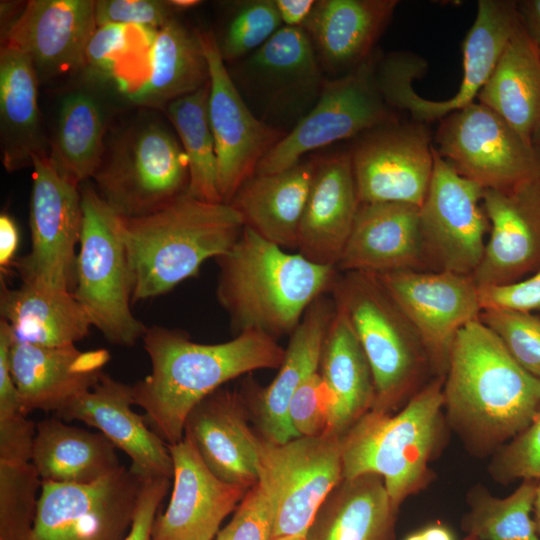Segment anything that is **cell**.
<instances>
[{"mask_svg": "<svg viewBox=\"0 0 540 540\" xmlns=\"http://www.w3.org/2000/svg\"><path fill=\"white\" fill-rule=\"evenodd\" d=\"M274 510L262 483L258 481L246 493L230 522L215 540H272Z\"/></svg>", "mask_w": 540, "mask_h": 540, "instance_id": "47", "label": "cell"}, {"mask_svg": "<svg viewBox=\"0 0 540 540\" xmlns=\"http://www.w3.org/2000/svg\"><path fill=\"white\" fill-rule=\"evenodd\" d=\"M119 219L133 276V303L166 294L197 276L202 264L225 254L245 227L230 204L187 193L151 214Z\"/></svg>", "mask_w": 540, "mask_h": 540, "instance_id": "4", "label": "cell"}, {"mask_svg": "<svg viewBox=\"0 0 540 540\" xmlns=\"http://www.w3.org/2000/svg\"><path fill=\"white\" fill-rule=\"evenodd\" d=\"M444 377H433L399 410H370L341 437L343 479L376 474L393 505L431 480L429 463L445 438Z\"/></svg>", "mask_w": 540, "mask_h": 540, "instance_id": "5", "label": "cell"}, {"mask_svg": "<svg viewBox=\"0 0 540 540\" xmlns=\"http://www.w3.org/2000/svg\"><path fill=\"white\" fill-rule=\"evenodd\" d=\"M32 168L31 250L15 266L22 282L73 293L83 223L81 190L58 172L49 155L34 156Z\"/></svg>", "mask_w": 540, "mask_h": 540, "instance_id": "14", "label": "cell"}, {"mask_svg": "<svg viewBox=\"0 0 540 540\" xmlns=\"http://www.w3.org/2000/svg\"><path fill=\"white\" fill-rule=\"evenodd\" d=\"M378 56L348 74L327 78L315 106L263 157L255 174L286 170L309 152L399 121L377 85Z\"/></svg>", "mask_w": 540, "mask_h": 540, "instance_id": "12", "label": "cell"}, {"mask_svg": "<svg viewBox=\"0 0 540 540\" xmlns=\"http://www.w3.org/2000/svg\"><path fill=\"white\" fill-rule=\"evenodd\" d=\"M96 28L93 0H31L4 30L1 44L23 52L39 80H49L84 67Z\"/></svg>", "mask_w": 540, "mask_h": 540, "instance_id": "21", "label": "cell"}, {"mask_svg": "<svg viewBox=\"0 0 540 540\" xmlns=\"http://www.w3.org/2000/svg\"><path fill=\"white\" fill-rule=\"evenodd\" d=\"M319 373L332 398L329 433L341 437L372 409L375 386L359 339L346 315L336 306L324 341Z\"/></svg>", "mask_w": 540, "mask_h": 540, "instance_id": "34", "label": "cell"}, {"mask_svg": "<svg viewBox=\"0 0 540 540\" xmlns=\"http://www.w3.org/2000/svg\"><path fill=\"white\" fill-rule=\"evenodd\" d=\"M142 339L152 369L132 386L134 404L167 445L184 437L189 413L204 398L241 375L278 369L285 353L277 339L257 331L203 344L181 330L153 325Z\"/></svg>", "mask_w": 540, "mask_h": 540, "instance_id": "1", "label": "cell"}, {"mask_svg": "<svg viewBox=\"0 0 540 540\" xmlns=\"http://www.w3.org/2000/svg\"><path fill=\"white\" fill-rule=\"evenodd\" d=\"M398 509L383 479H342L318 509L304 540H394Z\"/></svg>", "mask_w": 540, "mask_h": 540, "instance_id": "32", "label": "cell"}, {"mask_svg": "<svg viewBox=\"0 0 540 540\" xmlns=\"http://www.w3.org/2000/svg\"><path fill=\"white\" fill-rule=\"evenodd\" d=\"M216 298L235 335L257 331L288 335L309 306L331 293L340 271L291 253L244 227L236 243L215 259Z\"/></svg>", "mask_w": 540, "mask_h": 540, "instance_id": "3", "label": "cell"}, {"mask_svg": "<svg viewBox=\"0 0 540 540\" xmlns=\"http://www.w3.org/2000/svg\"><path fill=\"white\" fill-rule=\"evenodd\" d=\"M171 485V478L142 479L131 529L124 540H152L157 511Z\"/></svg>", "mask_w": 540, "mask_h": 540, "instance_id": "51", "label": "cell"}, {"mask_svg": "<svg viewBox=\"0 0 540 540\" xmlns=\"http://www.w3.org/2000/svg\"><path fill=\"white\" fill-rule=\"evenodd\" d=\"M91 179L111 211L122 218H137L187 193L188 160L168 127L144 118L106 142Z\"/></svg>", "mask_w": 540, "mask_h": 540, "instance_id": "7", "label": "cell"}, {"mask_svg": "<svg viewBox=\"0 0 540 540\" xmlns=\"http://www.w3.org/2000/svg\"><path fill=\"white\" fill-rule=\"evenodd\" d=\"M106 117L98 98L86 90L66 94L59 106L49 158L68 181L92 178L106 145Z\"/></svg>", "mask_w": 540, "mask_h": 540, "instance_id": "38", "label": "cell"}, {"mask_svg": "<svg viewBox=\"0 0 540 540\" xmlns=\"http://www.w3.org/2000/svg\"><path fill=\"white\" fill-rule=\"evenodd\" d=\"M490 472L500 482L540 481V408L529 425L499 449Z\"/></svg>", "mask_w": 540, "mask_h": 540, "instance_id": "45", "label": "cell"}, {"mask_svg": "<svg viewBox=\"0 0 540 540\" xmlns=\"http://www.w3.org/2000/svg\"><path fill=\"white\" fill-rule=\"evenodd\" d=\"M228 72L254 115L286 134L315 106L328 78L305 30L285 26Z\"/></svg>", "mask_w": 540, "mask_h": 540, "instance_id": "9", "label": "cell"}, {"mask_svg": "<svg viewBox=\"0 0 540 540\" xmlns=\"http://www.w3.org/2000/svg\"><path fill=\"white\" fill-rule=\"evenodd\" d=\"M337 269L375 274L429 271L420 231V207L401 202L360 204Z\"/></svg>", "mask_w": 540, "mask_h": 540, "instance_id": "27", "label": "cell"}, {"mask_svg": "<svg viewBox=\"0 0 540 540\" xmlns=\"http://www.w3.org/2000/svg\"><path fill=\"white\" fill-rule=\"evenodd\" d=\"M0 314L14 341L44 347L75 345L92 326L70 291L22 282L9 288L1 278Z\"/></svg>", "mask_w": 540, "mask_h": 540, "instance_id": "33", "label": "cell"}, {"mask_svg": "<svg viewBox=\"0 0 540 540\" xmlns=\"http://www.w3.org/2000/svg\"><path fill=\"white\" fill-rule=\"evenodd\" d=\"M517 7L524 29L540 46V0L517 1Z\"/></svg>", "mask_w": 540, "mask_h": 540, "instance_id": "54", "label": "cell"}, {"mask_svg": "<svg viewBox=\"0 0 540 540\" xmlns=\"http://www.w3.org/2000/svg\"><path fill=\"white\" fill-rule=\"evenodd\" d=\"M209 90L210 80L198 90L172 101L165 109L188 160L187 194L220 203L215 142L208 115Z\"/></svg>", "mask_w": 540, "mask_h": 540, "instance_id": "39", "label": "cell"}, {"mask_svg": "<svg viewBox=\"0 0 540 540\" xmlns=\"http://www.w3.org/2000/svg\"><path fill=\"white\" fill-rule=\"evenodd\" d=\"M404 540H456V538L447 526L434 523L409 534Z\"/></svg>", "mask_w": 540, "mask_h": 540, "instance_id": "55", "label": "cell"}, {"mask_svg": "<svg viewBox=\"0 0 540 540\" xmlns=\"http://www.w3.org/2000/svg\"><path fill=\"white\" fill-rule=\"evenodd\" d=\"M433 145L461 176L483 189L540 177V151L478 101L440 119Z\"/></svg>", "mask_w": 540, "mask_h": 540, "instance_id": "13", "label": "cell"}, {"mask_svg": "<svg viewBox=\"0 0 540 540\" xmlns=\"http://www.w3.org/2000/svg\"><path fill=\"white\" fill-rule=\"evenodd\" d=\"M479 297L482 310L540 311V268L514 283L479 287Z\"/></svg>", "mask_w": 540, "mask_h": 540, "instance_id": "49", "label": "cell"}, {"mask_svg": "<svg viewBox=\"0 0 540 540\" xmlns=\"http://www.w3.org/2000/svg\"><path fill=\"white\" fill-rule=\"evenodd\" d=\"M521 24L517 1H478L475 20L462 44V81L457 93L447 100H427L414 91L412 82L424 74V69L407 57L392 58L382 64L377 73L378 88L391 108L407 110L413 121L427 125L439 121L477 99Z\"/></svg>", "mask_w": 540, "mask_h": 540, "instance_id": "10", "label": "cell"}, {"mask_svg": "<svg viewBox=\"0 0 540 540\" xmlns=\"http://www.w3.org/2000/svg\"><path fill=\"white\" fill-rule=\"evenodd\" d=\"M532 143L540 151V118L532 134Z\"/></svg>", "mask_w": 540, "mask_h": 540, "instance_id": "58", "label": "cell"}, {"mask_svg": "<svg viewBox=\"0 0 540 540\" xmlns=\"http://www.w3.org/2000/svg\"><path fill=\"white\" fill-rule=\"evenodd\" d=\"M315 0H275L283 26L301 28L309 17Z\"/></svg>", "mask_w": 540, "mask_h": 540, "instance_id": "52", "label": "cell"}, {"mask_svg": "<svg viewBox=\"0 0 540 540\" xmlns=\"http://www.w3.org/2000/svg\"><path fill=\"white\" fill-rule=\"evenodd\" d=\"M398 0H318L301 28L329 78L348 74L377 52Z\"/></svg>", "mask_w": 540, "mask_h": 540, "instance_id": "28", "label": "cell"}, {"mask_svg": "<svg viewBox=\"0 0 540 540\" xmlns=\"http://www.w3.org/2000/svg\"><path fill=\"white\" fill-rule=\"evenodd\" d=\"M349 152L360 204L422 205L434 166L427 124L399 120L374 128L361 134Z\"/></svg>", "mask_w": 540, "mask_h": 540, "instance_id": "18", "label": "cell"}, {"mask_svg": "<svg viewBox=\"0 0 540 540\" xmlns=\"http://www.w3.org/2000/svg\"><path fill=\"white\" fill-rule=\"evenodd\" d=\"M536 487V480H523L504 498L492 496L483 487L473 488L462 529L479 540H540L533 518Z\"/></svg>", "mask_w": 540, "mask_h": 540, "instance_id": "41", "label": "cell"}, {"mask_svg": "<svg viewBox=\"0 0 540 540\" xmlns=\"http://www.w3.org/2000/svg\"><path fill=\"white\" fill-rule=\"evenodd\" d=\"M209 80V65L200 31L190 30L172 18L157 30L147 76L128 99L142 107L166 108Z\"/></svg>", "mask_w": 540, "mask_h": 540, "instance_id": "36", "label": "cell"}, {"mask_svg": "<svg viewBox=\"0 0 540 540\" xmlns=\"http://www.w3.org/2000/svg\"><path fill=\"white\" fill-rule=\"evenodd\" d=\"M275 540H304V538L301 537H280Z\"/></svg>", "mask_w": 540, "mask_h": 540, "instance_id": "59", "label": "cell"}, {"mask_svg": "<svg viewBox=\"0 0 540 540\" xmlns=\"http://www.w3.org/2000/svg\"><path fill=\"white\" fill-rule=\"evenodd\" d=\"M490 223L478 287L517 282L540 268V177L504 189H484Z\"/></svg>", "mask_w": 540, "mask_h": 540, "instance_id": "20", "label": "cell"}, {"mask_svg": "<svg viewBox=\"0 0 540 540\" xmlns=\"http://www.w3.org/2000/svg\"><path fill=\"white\" fill-rule=\"evenodd\" d=\"M316 159L271 174H255L236 192L229 204L244 226L279 247L298 245L303 211L316 169Z\"/></svg>", "mask_w": 540, "mask_h": 540, "instance_id": "30", "label": "cell"}, {"mask_svg": "<svg viewBox=\"0 0 540 540\" xmlns=\"http://www.w3.org/2000/svg\"><path fill=\"white\" fill-rule=\"evenodd\" d=\"M434 166L420 206V231L429 271L473 276L485 252L490 223L484 189L461 176L433 145Z\"/></svg>", "mask_w": 540, "mask_h": 540, "instance_id": "16", "label": "cell"}, {"mask_svg": "<svg viewBox=\"0 0 540 540\" xmlns=\"http://www.w3.org/2000/svg\"><path fill=\"white\" fill-rule=\"evenodd\" d=\"M36 424L18 412L0 416V463L31 462Z\"/></svg>", "mask_w": 540, "mask_h": 540, "instance_id": "50", "label": "cell"}, {"mask_svg": "<svg viewBox=\"0 0 540 540\" xmlns=\"http://www.w3.org/2000/svg\"><path fill=\"white\" fill-rule=\"evenodd\" d=\"M19 243V230L14 219L6 213L0 215V267L1 271L13 262Z\"/></svg>", "mask_w": 540, "mask_h": 540, "instance_id": "53", "label": "cell"}, {"mask_svg": "<svg viewBox=\"0 0 540 540\" xmlns=\"http://www.w3.org/2000/svg\"><path fill=\"white\" fill-rule=\"evenodd\" d=\"M533 518L536 523L538 534L540 535V481H537L536 495L533 507Z\"/></svg>", "mask_w": 540, "mask_h": 540, "instance_id": "57", "label": "cell"}, {"mask_svg": "<svg viewBox=\"0 0 540 540\" xmlns=\"http://www.w3.org/2000/svg\"><path fill=\"white\" fill-rule=\"evenodd\" d=\"M200 35L209 65L208 115L215 142L218 188L222 202L229 204L286 133L254 115L228 72L216 35L212 31H200Z\"/></svg>", "mask_w": 540, "mask_h": 540, "instance_id": "19", "label": "cell"}, {"mask_svg": "<svg viewBox=\"0 0 540 540\" xmlns=\"http://www.w3.org/2000/svg\"><path fill=\"white\" fill-rule=\"evenodd\" d=\"M247 406L241 393L219 388L189 413L184 435L214 475L250 489L260 475V436L249 426Z\"/></svg>", "mask_w": 540, "mask_h": 540, "instance_id": "24", "label": "cell"}, {"mask_svg": "<svg viewBox=\"0 0 540 540\" xmlns=\"http://www.w3.org/2000/svg\"><path fill=\"white\" fill-rule=\"evenodd\" d=\"M169 6L174 11H180V10H187L194 8L202 3V1L199 0H169L167 1Z\"/></svg>", "mask_w": 540, "mask_h": 540, "instance_id": "56", "label": "cell"}, {"mask_svg": "<svg viewBox=\"0 0 540 540\" xmlns=\"http://www.w3.org/2000/svg\"><path fill=\"white\" fill-rule=\"evenodd\" d=\"M335 313L331 296L315 300L289 336L284 358L273 381L264 388L250 390V409L261 437L285 443L299 437L289 417V403L297 389L319 371L324 341Z\"/></svg>", "mask_w": 540, "mask_h": 540, "instance_id": "29", "label": "cell"}, {"mask_svg": "<svg viewBox=\"0 0 540 540\" xmlns=\"http://www.w3.org/2000/svg\"><path fill=\"white\" fill-rule=\"evenodd\" d=\"M376 275L419 335L433 376L445 377L458 332L482 311L473 277L415 270Z\"/></svg>", "mask_w": 540, "mask_h": 540, "instance_id": "17", "label": "cell"}, {"mask_svg": "<svg viewBox=\"0 0 540 540\" xmlns=\"http://www.w3.org/2000/svg\"><path fill=\"white\" fill-rule=\"evenodd\" d=\"M462 540H479V539L476 538V537L473 536V535H468V534H467V536H466L464 539H462Z\"/></svg>", "mask_w": 540, "mask_h": 540, "instance_id": "60", "label": "cell"}, {"mask_svg": "<svg viewBox=\"0 0 540 540\" xmlns=\"http://www.w3.org/2000/svg\"><path fill=\"white\" fill-rule=\"evenodd\" d=\"M109 359L105 349L81 351L75 345L44 347L14 341L10 368L24 413H56L96 385Z\"/></svg>", "mask_w": 540, "mask_h": 540, "instance_id": "25", "label": "cell"}, {"mask_svg": "<svg viewBox=\"0 0 540 540\" xmlns=\"http://www.w3.org/2000/svg\"><path fill=\"white\" fill-rule=\"evenodd\" d=\"M42 487L32 462L0 463V540H27Z\"/></svg>", "mask_w": 540, "mask_h": 540, "instance_id": "42", "label": "cell"}, {"mask_svg": "<svg viewBox=\"0 0 540 540\" xmlns=\"http://www.w3.org/2000/svg\"><path fill=\"white\" fill-rule=\"evenodd\" d=\"M157 30L132 24L97 26L84 66L112 81L127 98L143 84Z\"/></svg>", "mask_w": 540, "mask_h": 540, "instance_id": "40", "label": "cell"}, {"mask_svg": "<svg viewBox=\"0 0 540 540\" xmlns=\"http://www.w3.org/2000/svg\"><path fill=\"white\" fill-rule=\"evenodd\" d=\"M479 320L501 341L511 357L540 378V318L532 312L483 309Z\"/></svg>", "mask_w": 540, "mask_h": 540, "instance_id": "44", "label": "cell"}, {"mask_svg": "<svg viewBox=\"0 0 540 540\" xmlns=\"http://www.w3.org/2000/svg\"><path fill=\"white\" fill-rule=\"evenodd\" d=\"M132 386L105 372L89 391L66 404L55 415L64 421H81L96 428L131 460L142 479L173 476L168 445L137 414Z\"/></svg>", "mask_w": 540, "mask_h": 540, "instance_id": "23", "label": "cell"}, {"mask_svg": "<svg viewBox=\"0 0 540 540\" xmlns=\"http://www.w3.org/2000/svg\"><path fill=\"white\" fill-rule=\"evenodd\" d=\"M359 206L350 152L318 159L300 222L297 252L313 263L337 268Z\"/></svg>", "mask_w": 540, "mask_h": 540, "instance_id": "26", "label": "cell"}, {"mask_svg": "<svg viewBox=\"0 0 540 540\" xmlns=\"http://www.w3.org/2000/svg\"><path fill=\"white\" fill-rule=\"evenodd\" d=\"M331 394L319 371L294 393L288 407L289 421L299 436L329 433Z\"/></svg>", "mask_w": 540, "mask_h": 540, "instance_id": "46", "label": "cell"}, {"mask_svg": "<svg viewBox=\"0 0 540 540\" xmlns=\"http://www.w3.org/2000/svg\"><path fill=\"white\" fill-rule=\"evenodd\" d=\"M31 462L42 481L73 484L95 482L122 466L106 436L58 417L36 424Z\"/></svg>", "mask_w": 540, "mask_h": 540, "instance_id": "35", "label": "cell"}, {"mask_svg": "<svg viewBox=\"0 0 540 540\" xmlns=\"http://www.w3.org/2000/svg\"><path fill=\"white\" fill-rule=\"evenodd\" d=\"M476 100L532 142L540 118V46L522 24L508 41Z\"/></svg>", "mask_w": 540, "mask_h": 540, "instance_id": "37", "label": "cell"}, {"mask_svg": "<svg viewBox=\"0 0 540 540\" xmlns=\"http://www.w3.org/2000/svg\"><path fill=\"white\" fill-rule=\"evenodd\" d=\"M174 10L167 1L98 0L95 1L97 26L132 24L158 30L173 18Z\"/></svg>", "mask_w": 540, "mask_h": 540, "instance_id": "48", "label": "cell"}, {"mask_svg": "<svg viewBox=\"0 0 540 540\" xmlns=\"http://www.w3.org/2000/svg\"><path fill=\"white\" fill-rule=\"evenodd\" d=\"M283 27L275 0H244L233 4L220 37L225 63H235L265 44Z\"/></svg>", "mask_w": 540, "mask_h": 540, "instance_id": "43", "label": "cell"}, {"mask_svg": "<svg viewBox=\"0 0 540 540\" xmlns=\"http://www.w3.org/2000/svg\"><path fill=\"white\" fill-rule=\"evenodd\" d=\"M446 419L473 449L523 431L540 408V378L523 369L479 319L457 334L443 383Z\"/></svg>", "mask_w": 540, "mask_h": 540, "instance_id": "2", "label": "cell"}, {"mask_svg": "<svg viewBox=\"0 0 540 540\" xmlns=\"http://www.w3.org/2000/svg\"><path fill=\"white\" fill-rule=\"evenodd\" d=\"M259 480L273 510L272 540L305 538L318 509L343 479L340 437L326 433L275 443L260 436Z\"/></svg>", "mask_w": 540, "mask_h": 540, "instance_id": "11", "label": "cell"}, {"mask_svg": "<svg viewBox=\"0 0 540 540\" xmlns=\"http://www.w3.org/2000/svg\"><path fill=\"white\" fill-rule=\"evenodd\" d=\"M330 296L369 362L375 386L372 410L401 408L434 377L416 330L375 273L340 272Z\"/></svg>", "mask_w": 540, "mask_h": 540, "instance_id": "6", "label": "cell"}, {"mask_svg": "<svg viewBox=\"0 0 540 540\" xmlns=\"http://www.w3.org/2000/svg\"><path fill=\"white\" fill-rule=\"evenodd\" d=\"M168 447L173 491L167 508L155 518L152 540H213L249 489L214 475L189 437Z\"/></svg>", "mask_w": 540, "mask_h": 540, "instance_id": "22", "label": "cell"}, {"mask_svg": "<svg viewBox=\"0 0 540 540\" xmlns=\"http://www.w3.org/2000/svg\"><path fill=\"white\" fill-rule=\"evenodd\" d=\"M83 223L73 295L105 339L131 347L147 327L132 313L133 276L120 219L94 187L81 189Z\"/></svg>", "mask_w": 540, "mask_h": 540, "instance_id": "8", "label": "cell"}, {"mask_svg": "<svg viewBox=\"0 0 540 540\" xmlns=\"http://www.w3.org/2000/svg\"><path fill=\"white\" fill-rule=\"evenodd\" d=\"M39 82L30 58L1 44L0 142L8 172L32 167L34 156L49 155L38 105Z\"/></svg>", "mask_w": 540, "mask_h": 540, "instance_id": "31", "label": "cell"}, {"mask_svg": "<svg viewBox=\"0 0 540 540\" xmlns=\"http://www.w3.org/2000/svg\"><path fill=\"white\" fill-rule=\"evenodd\" d=\"M142 478L121 466L87 484L42 481L37 515L27 540H124Z\"/></svg>", "mask_w": 540, "mask_h": 540, "instance_id": "15", "label": "cell"}]
</instances>
